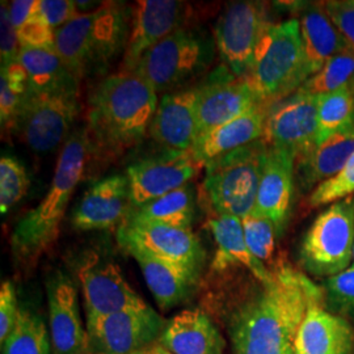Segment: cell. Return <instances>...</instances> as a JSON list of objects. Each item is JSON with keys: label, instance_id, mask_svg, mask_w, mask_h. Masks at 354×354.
Returning <instances> with one entry per match:
<instances>
[{"label": "cell", "instance_id": "1", "mask_svg": "<svg viewBox=\"0 0 354 354\" xmlns=\"http://www.w3.org/2000/svg\"><path fill=\"white\" fill-rule=\"evenodd\" d=\"M322 289L299 270L279 266L231 324L234 354H289L310 302Z\"/></svg>", "mask_w": 354, "mask_h": 354}, {"label": "cell", "instance_id": "2", "mask_svg": "<svg viewBox=\"0 0 354 354\" xmlns=\"http://www.w3.org/2000/svg\"><path fill=\"white\" fill-rule=\"evenodd\" d=\"M158 93L137 74L118 71L102 77L88 95L87 131L92 158L112 160L149 134Z\"/></svg>", "mask_w": 354, "mask_h": 354}, {"label": "cell", "instance_id": "3", "mask_svg": "<svg viewBox=\"0 0 354 354\" xmlns=\"http://www.w3.org/2000/svg\"><path fill=\"white\" fill-rule=\"evenodd\" d=\"M92 159L87 127L75 130L64 142L50 187L37 206L20 218L13 228L11 247L20 264L36 263L58 239L61 225L77 184Z\"/></svg>", "mask_w": 354, "mask_h": 354}, {"label": "cell", "instance_id": "4", "mask_svg": "<svg viewBox=\"0 0 354 354\" xmlns=\"http://www.w3.org/2000/svg\"><path fill=\"white\" fill-rule=\"evenodd\" d=\"M131 12L125 3L111 1L79 13L55 30V50L79 83L87 76L102 74L125 54Z\"/></svg>", "mask_w": 354, "mask_h": 354}, {"label": "cell", "instance_id": "5", "mask_svg": "<svg viewBox=\"0 0 354 354\" xmlns=\"http://www.w3.org/2000/svg\"><path fill=\"white\" fill-rule=\"evenodd\" d=\"M311 77L298 19L270 24L261 38L247 80L263 102L289 97Z\"/></svg>", "mask_w": 354, "mask_h": 354}, {"label": "cell", "instance_id": "6", "mask_svg": "<svg viewBox=\"0 0 354 354\" xmlns=\"http://www.w3.org/2000/svg\"><path fill=\"white\" fill-rule=\"evenodd\" d=\"M215 39L206 30L185 26L147 51L133 70L156 93L190 88L213 64Z\"/></svg>", "mask_w": 354, "mask_h": 354}, {"label": "cell", "instance_id": "7", "mask_svg": "<svg viewBox=\"0 0 354 354\" xmlns=\"http://www.w3.org/2000/svg\"><path fill=\"white\" fill-rule=\"evenodd\" d=\"M268 149L263 138L205 165L203 190L215 214L243 219L252 213Z\"/></svg>", "mask_w": 354, "mask_h": 354}, {"label": "cell", "instance_id": "8", "mask_svg": "<svg viewBox=\"0 0 354 354\" xmlns=\"http://www.w3.org/2000/svg\"><path fill=\"white\" fill-rule=\"evenodd\" d=\"M354 203L346 198L317 215L301 245L304 269L317 277H333L353 260Z\"/></svg>", "mask_w": 354, "mask_h": 354}, {"label": "cell", "instance_id": "9", "mask_svg": "<svg viewBox=\"0 0 354 354\" xmlns=\"http://www.w3.org/2000/svg\"><path fill=\"white\" fill-rule=\"evenodd\" d=\"M79 113V86L50 93L26 92L12 130L33 151L45 153L70 138Z\"/></svg>", "mask_w": 354, "mask_h": 354}, {"label": "cell", "instance_id": "10", "mask_svg": "<svg viewBox=\"0 0 354 354\" xmlns=\"http://www.w3.org/2000/svg\"><path fill=\"white\" fill-rule=\"evenodd\" d=\"M270 24L266 3L261 1H232L219 16L215 46L222 64L234 75L250 74L256 49Z\"/></svg>", "mask_w": 354, "mask_h": 354}, {"label": "cell", "instance_id": "11", "mask_svg": "<svg viewBox=\"0 0 354 354\" xmlns=\"http://www.w3.org/2000/svg\"><path fill=\"white\" fill-rule=\"evenodd\" d=\"M165 322L147 304L87 320L89 344L99 354H134L159 342Z\"/></svg>", "mask_w": 354, "mask_h": 354}, {"label": "cell", "instance_id": "12", "mask_svg": "<svg viewBox=\"0 0 354 354\" xmlns=\"http://www.w3.org/2000/svg\"><path fill=\"white\" fill-rule=\"evenodd\" d=\"M203 169L205 165L192 150H167L129 165L125 175L131 210L189 184Z\"/></svg>", "mask_w": 354, "mask_h": 354}, {"label": "cell", "instance_id": "13", "mask_svg": "<svg viewBox=\"0 0 354 354\" xmlns=\"http://www.w3.org/2000/svg\"><path fill=\"white\" fill-rule=\"evenodd\" d=\"M317 95L298 89L270 105L264 140L270 147L289 152L295 162L317 145Z\"/></svg>", "mask_w": 354, "mask_h": 354}, {"label": "cell", "instance_id": "14", "mask_svg": "<svg viewBox=\"0 0 354 354\" xmlns=\"http://www.w3.org/2000/svg\"><path fill=\"white\" fill-rule=\"evenodd\" d=\"M76 273L82 286L87 320L106 317L130 307L147 306L112 260H105L96 253H87L79 263Z\"/></svg>", "mask_w": 354, "mask_h": 354}, {"label": "cell", "instance_id": "15", "mask_svg": "<svg viewBox=\"0 0 354 354\" xmlns=\"http://www.w3.org/2000/svg\"><path fill=\"white\" fill-rule=\"evenodd\" d=\"M192 6L178 0H140L133 7L131 24L121 70L136 68L140 58L178 29L189 26Z\"/></svg>", "mask_w": 354, "mask_h": 354}, {"label": "cell", "instance_id": "16", "mask_svg": "<svg viewBox=\"0 0 354 354\" xmlns=\"http://www.w3.org/2000/svg\"><path fill=\"white\" fill-rule=\"evenodd\" d=\"M198 138L215 127L263 102L245 77H238L223 64L197 84Z\"/></svg>", "mask_w": 354, "mask_h": 354}, {"label": "cell", "instance_id": "17", "mask_svg": "<svg viewBox=\"0 0 354 354\" xmlns=\"http://www.w3.org/2000/svg\"><path fill=\"white\" fill-rule=\"evenodd\" d=\"M117 238L120 244L130 243L138 245L160 259L200 274L205 251L192 228L174 227L127 218L125 223L117 230Z\"/></svg>", "mask_w": 354, "mask_h": 354}, {"label": "cell", "instance_id": "18", "mask_svg": "<svg viewBox=\"0 0 354 354\" xmlns=\"http://www.w3.org/2000/svg\"><path fill=\"white\" fill-rule=\"evenodd\" d=\"M46 294L53 353L88 354V330L80 317L74 282L57 270L46 282Z\"/></svg>", "mask_w": 354, "mask_h": 354}, {"label": "cell", "instance_id": "19", "mask_svg": "<svg viewBox=\"0 0 354 354\" xmlns=\"http://www.w3.org/2000/svg\"><path fill=\"white\" fill-rule=\"evenodd\" d=\"M127 175L104 177L89 187L73 213V226L79 231L121 227L130 214Z\"/></svg>", "mask_w": 354, "mask_h": 354}, {"label": "cell", "instance_id": "20", "mask_svg": "<svg viewBox=\"0 0 354 354\" xmlns=\"http://www.w3.org/2000/svg\"><path fill=\"white\" fill-rule=\"evenodd\" d=\"M197 84L163 95L152 118L149 136L167 150L190 151L198 140Z\"/></svg>", "mask_w": 354, "mask_h": 354}, {"label": "cell", "instance_id": "21", "mask_svg": "<svg viewBox=\"0 0 354 354\" xmlns=\"http://www.w3.org/2000/svg\"><path fill=\"white\" fill-rule=\"evenodd\" d=\"M294 169V156L269 146L253 212L269 219L277 232L285 227L290 212Z\"/></svg>", "mask_w": 354, "mask_h": 354}, {"label": "cell", "instance_id": "22", "mask_svg": "<svg viewBox=\"0 0 354 354\" xmlns=\"http://www.w3.org/2000/svg\"><path fill=\"white\" fill-rule=\"evenodd\" d=\"M137 263L146 285L160 308H171L183 304L194 289L198 274L184 266L160 259L138 245L120 244Z\"/></svg>", "mask_w": 354, "mask_h": 354}, {"label": "cell", "instance_id": "23", "mask_svg": "<svg viewBox=\"0 0 354 354\" xmlns=\"http://www.w3.org/2000/svg\"><path fill=\"white\" fill-rule=\"evenodd\" d=\"M353 330L342 319L322 306V294L317 295L307 308L298 329L294 351L297 354H349Z\"/></svg>", "mask_w": 354, "mask_h": 354}, {"label": "cell", "instance_id": "24", "mask_svg": "<svg viewBox=\"0 0 354 354\" xmlns=\"http://www.w3.org/2000/svg\"><path fill=\"white\" fill-rule=\"evenodd\" d=\"M270 105V102H257L247 112L210 130L197 140L192 152L206 165L228 152L263 140Z\"/></svg>", "mask_w": 354, "mask_h": 354}, {"label": "cell", "instance_id": "25", "mask_svg": "<svg viewBox=\"0 0 354 354\" xmlns=\"http://www.w3.org/2000/svg\"><path fill=\"white\" fill-rule=\"evenodd\" d=\"M174 354H225L226 342L201 310H184L167 322L159 339Z\"/></svg>", "mask_w": 354, "mask_h": 354}, {"label": "cell", "instance_id": "26", "mask_svg": "<svg viewBox=\"0 0 354 354\" xmlns=\"http://www.w3.org/2000/svg\"><path fill=\"white\" fill-rule=\"evenodd\" d=\"M207 226L218 247L212 266L214 270H225L230 266H241L250 270L261 285H266L272 279V270L259 261L250 251L244 238L241 219L214 213L209 219Z\"/></svg>", "mask_w": 354, "mask_h": 354}, {"label": "cell", "instance_id": "27", "mask_svg": "<svg viewBox=\"0 0 354 354\" xmlns=\"http://www.w3.org/2000/svg\"><path fill=\"white\" fill-rule=\"evenodd\" d=\"M298 20L301 24L308 73L311 76L315 75L330 57L348 46L330 21L323 3L306 6Z\"/></svg>", "mask_w": 354, "mask_h": 354}, {"label": "cell", "instance_id": "28", "mask_svg": "<svg viewBox=\"0 0 354 354\" xmlns=\"http://www.w3.org/2000/svg\"><path fill=\"white\" fill-rule=\"evenodd\" d=\"M354 152V127L322 142L304 158L295 162L297 176L304 189L335 176Z\"/></svg>", "mask_w": 354, "mask_h": 354}, {"label": "cell", "instance_id": "29", "mask_svg": "<svg viewBox=\"0 0 354 354\" xmlns=\"http://www.w3.org/2000/svg\"><path fill=\"white\" fill-rule=\"evenodd\" d=\"M17 61L26 70L29 93H50L79 86L55 48H21Z\"/></svg>", "mask_w": 354, "mask_h": 354}, {"label": "cell", "instance_id": "30", "mask_svg": "<svg viewBox=\"0 0 354 354\" xmlns=\"http://www.w3.org/2000/svg\"><path fill=\"white\" fill-rule=\"evenodd\" d=\"M196 212V194L192 183L155 198L138 209L130 210L127 218L155 222L174 227L190 228Z\"/></svg>", "mask_w": 354, "mask_h": 354}, {"label": "cell", "instance_id": "31", "mask_svg": "<svg viewBox=\"0 0 354 354\" xmlns=\"http://www.w3.org/2000/svg\"><path fill=\"white\" fill-rule=\"evenodd\" d=\"M354 127V92L342 88L317 95V145Z\"/></svg>", "mask_w": 354, "mask_h": 354}, {"label": "cell", "instance_id": "32", "mask_svg": "<svg viewBox=\"0 0 354 354\" xmlns=\"http://www.w3.org/2000/svg\"><path fill=\"white\" fill-rule=\"evenodd\" d=\"M50 330L42 317L20 308L12 332L1 344L3 354H50Z\"/></svg>", "mask_w": 354, "mask_h": 354}, {"label": "cell", "instance_id": "33", "mask_svg": "<svg viewBox=\"0 0 354 354\" xmlns=\"http://www.w3.org/2000/svg\"><path fill=\"white\" fill-rule=\"evenodd\" d=\"M342 88L354 92V50L349 48L330 57L323 68L301 87L313 95H323Z\"/></svg>", "mask_w": 354, "mask_h": 354}, {"label": "cell", "instance_id": "34", "mask_svg": "<svg viewBox=\"0 0 354 354\" xmlns=\"http://www.w3.org/2000/svg\"><path fill=\"white\" fill-rule=\"evenodd\" d=\"M30 181L23 163L10 155L0 159V213L7 214L26 197Z\"/></svg>", "mask_w": 354, "mask_h": 354}, {"label": "cell", "instance_id": "35", "mask_svg": "<svg viewBox=\"0 0 354 354\" xmlns=\"http://www.w3.org/2000/svg\"><path fill=\"white\" fill-rule=\"evenodd\" d=\"M244 238L253 256L263 264L273 260L276 251V234L274 225L266 216L250 213L241 219Z\"/></svg>", "mask_w": 354, "mask_h": 354}, {"label": "cell", "instance_id": "36", "mask_svg": "<svg viewBox=\"0 0 354 354\" xmlns=\"http://www.w3.org/2000/svg\"><path fill=\"white\" fill-rule=\"evenodd\" d=\"M354 193V152L342 169L313 190L308 205L319 207L323 205L340 203Z\"/></svg>", "mask_w": 354, "mask_h": 354}, {"label": "cell", "instance_id": "37", "mask_svg": "<svg viewBox=\"0 0 354 354\" xmlns=\"http://www.w3.org/2000/svg\"><path fill=\"white\" fill-rule=\"evenodd\" d=\"M17 37L21 48H55V30L38 16L36 10L26 24L17 29Z\"/></svg>", "mask_w": 354, "mask_h": 354}, {"label": "cell", "instance_id": "38", "mask_svg": "<svg viewBox=\"0 0 354 354\" xmlns=\"http://www.w3.org/2000/svg\"><path fill=\"white\" fill-rule=\"evenodd\" d=\"M20 42L17 37V30L13 26L10 13V6L1 1L0 6V61L1 67H8L17 62L20 53Z\"/></svg>", "mask_w": 354, "mask_h": 354}, {"label": "cell", "instance_id": "39", "mask_svg": "<svg viewBox=\"0 0 354 354\" xmlns=\"http://www.w3.org/2000/svg\"><path fill=\"white\" fill-rule=\"evenodd\" d=\"M323 6L346 46L354 50V0H329Z\"/></svg>", "mask_w": 354, "mask_h": 354}, {"label": "cell", "instance_id": "40", "mask_svg": "<svg viewBox=\"0 0 354 354\" xmlns=\"http://www.w3.org/2000/svg\"><path fill=\"white\" fill-rule=\"evenodd\" d=\"M36 13L54 30L66 26L79 15L76 1L71 0H37Z\"/></svg>", "mask_w": 354, "mask_h": 354}, {"label": "cell", "instance_id": "41", "mask_svg": "<svg viewBox=\"0 0 354 354\" xmlns=\"http://www.w3.org/2000/svg\"><path fill=\"white\" fill-rule=\"evenodd\" d=\"M329 299L342 308H354V264L326 282Z\"/></svg>", "mask_w": 354, "mask_h": 354}, {"label": "cell", "instance_id": "42", "mask_svg": "<svg viewBox=\"0 0 354 354\" xmlns=\"http://www.w3.org/2000/svg\"><path fill=\"white\" fill-rule=\"evenodd\" d=\"M20 308L17 307L16 291L10 281H4L0 288V342L7 340L12 332Z\"/></svg>", "mask_w": 354, "mask_h": 354}, {"label": "cell", "instance_id": "43", "mask_svg": "<svg viewBox=\"0 0 354 354\" xmlns=\"http://www.w3.org/2000/svg\"><path fill=\"white\" fill-rule=\"evenodd\" d=\"M23 97L12 91L4 76L0 75V124L3 131L12 130Z\"/></svg>", "mask_w": 354, "mask_h": 354}, {"label": "cell", "instance_id": "44", "mask_svg": "<svg viewBox=\"0 0 354 354\" xmlns=\"http://www.w3.org/2000/svg\"><path fill=\"white\" fill-rule=\"evenodd\" d=\"M36 0H15L10 6L11 20L16 30L26 24V21L33 16L36 10Z\"/></svg>", "mask_w": 354, "mask_h": 354}, {"label": "cell", "instance_id": "45", "mask_svg": "<svg viewBox=\"0 0 354 354\" xmlns=\"http://www.w3.org/2000/svg\"><path fill=\"white\" fill-rule=\"evenodd\" d=\"M134 354H174L172 352H169L167 348H165L162 344L156 342V344H152L150 346L142 349L140 352Z\"/></svg>", "mask_w": 354, "mask_h": 354}, {"label": "cell", "instance_id": "46", "mask_svg": "<svg viewBox=\"0 0 354 354\" xmlns=\"http://www.w3.org/2000/svg\"><path fill=\"white\" fill-rule=\"evenodd\" d=\"M289 354H297V352H295V351H294V348H292V349H291L290 353Z\"/></svg>", "mask_w": 354, "mask_h": 354}, {"label": "cell", "instance_id": "47", "mask_svg": "<svg viewBox=\"0 0 354 354\" xmlns=\"http://www.w3.org/2000/svg\"><path fill=\"white\" fill-rule=\"evenodd\" d=\"M353 260H354V248H353Z\"/></svg>", "mask_w": 354, "mask_h": 354}]
</instances>
